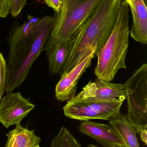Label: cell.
I'll use <instances>...</instances> for the list:
<instances>
[{
	"mask_svg": "<svg viewBox=\"0 0 147 147\" xmlns=\"http://www.w3.org/2000/svg\"><path fill=\"white\" fill-rule=\"evenodd\" d=\"M11 0H0V17L6 18L9 13Z\"/></svg>",
	"mask_w": 147,
	"mask_h": 147,
	"instance_id": "obj_18",
	"label": "cell"
},
{
	"mask_svg": "<svg viewBox=\"0 0 147 147\" xmlns=\"http://www.w3.org/2000/svg\"><path fill=\"white\" fill-rule=\"evenodd\" d=\"M110 124L121 136L126 147H140L137 132L126 115L120 114L109 121Z\"/></svg>",
	"mask_w": 147,
	"mask_h": 147,
	"instance_id": "obj_14",
	"label": "cell"
},
{
	"mask_svg": "<svg viewBox=\"0 0 147 147\" xmlns=\"http://www.w3.org/2000/svg\"><path fill=\"white\" fill-rule=\"evenodd\" d=\"M76 97L102 100L120 99L124 101L127 99V94L124 84L98 80L94 82L90 80Z\"/></svg>",
	"mask_w": 147,
	"mask_h": 147,
	"instance_id": "obj_10",
	"label": "cell"
},
{
	"mask_svg": "<svg viewBox=\"0 0 147 147\" xmlns=\"http://www.w3.org/2000/svg\"><path fill=\"white\" fill-rule=\"evenodd\" d=\"M7 140L4 147H40V137L34 130L24 127L20 123L6 135Z\"/></svg>",
	"mask_w": 147,
	"mask_h": 147,
	"instance_id": "obj_13",
	"label": "cell"
},
{
	"mask_svg": "<svg viewBox=\"0 0 147 147\" xmlns=\"http://www.w3.org/2000/svg\"><path fill=\"white\" fill-rule=\"evenodd\" d=\"M28 21L21 25L16 22L9 32L7 40L9 51L7 63L5 92H13L27 77L33 64L43 51L53 25V18H41L28 15Z\"/></svg>",
	"mask_w": 147,
	"mask_h": 147,
	"instance_id": "obj_1",
	"label": "cell"
},
{
	"mask_svg": "<svg viewBox=\"0 0 147 147\" xmlns=\"http://www.w3.org/2000/svg\"><path fill=\"white\" fill-rule=\"evenodd\" d=\"M35 108V105L20 92H11L0 102V122L6 128L20 123Z\"/></svg>",
	"mask_w": 147,
	"mask_h": 147,
	"instance_id": "obj_7",
	"label": "cell"
},
{
	"mask_svg": "<svg viewBox=\"0 0 147 147\" xmlns=\"http://www.w3.org/2000/svg\"><path fill=\"white\" fill-rule=\"evenodd\" d=\"M140 137L141 140L146 144L147 145V130L146 129H142L138 133Z\"/></svg>",
	"mask_w": 147,
	"mask_h": 147,
	"instance_id": "obj_20",
	"label": "cell"
},
{
	"mask_svg": "<svg viewBox=\"0 0 147 147\" xmlns=\"http://www.w3.org/2000/svg\"><path fill=\"white\" fill-rule=\"evenodd\" d=\"M129 6L123 0L112 33L98 53L95 74L98 80L110 82L118 70L126 69L129 38Z\"/></svg>",
	"mask_w": 147,
	"mask_h": 147,
	"instance_id": "obj_3",
	"label": "cell"
},
{
	"mask_svg": "<svg viewBox=\"0 0 147 147\" xmlns=\"http://www.w3.org/2000/svg\"><path fill=\"white\" fill-rule=\"evenodd\" d=\"M101 0H62L59 12H54L50 36L62 43L77 33Z\"/></svg>",
	"mask_w": 147,
	"mask_h": 147,
	"instance_id": "obj_4",
	"label": "cell"
},
{
	"mask_svg": "<svg viewBox=\"0 0 147 147\" xmlns=\"http://www.w3.org/2000/svg\"><path fill=\"white\" fill-rule=\"evenodd\" d=\"M44 1L49 7L53 9L54 12H59L62 5L60 0H44Z\"/></svg>",
	"mask_w": 147,
	"mask_h": 147,
	"instance_id": "obj_19",
	"label": "cell"
},
{
	"mask_svg": "<svg viewBox=\"0 0 147 147\" xmlns=\"http://www.w3.org/2000/svg\"><path fill=\"white\" fill-rule=\"evenodd\" d=\"M125 84L127 101L126 117L137 134L147 128V64L140 66Z\"/></svg>",
	"mask_w": 147,
	"mask_h": 147,
	"instance_id": "obj_5",
	"label": "cell"
},
{
	"mask_svg": "<svg viewBox=\"0 0 147 147\" xmlns=\"http://www.w3.org/2000/svg\"><path fill=\"white\" fill-rule=\"evenodd\" d=\"M79 129L80 133L94 139L103 147H126L121 136L110 124L83 121Z\"/></svg>",
	"mask_w": 147,
	"mask_h": 147,
	"instance_id": "obj_11",
	"label": "cell"
},
{
	"mask_svg": "<svg viewBox=\"0 0 147 147\" xmlns=\"http://www.w3.org/2000/svg\"><path fill=\"white\" fill-rule=\"evenodd\" d=\"M7 63L1 53L0 52V102L6 88L7 80Z\"/></svg>",
	"mask_w": 147,
	"mask_h": 147,
	"instance_id": "obj_16",
	"label": "cell"
},
{
	"mask_svg": "<svg viewBox=\"0 0 147 147\" xmlns=\"http://www.w3.org/2000/svg\"><path fill=\"white\" fill-rule=\"evenodd\" d=\"M135 8L131 9L133 25L129 33L137 42L147 44V5L143 0H133Z\"/></svg>",
	"mask_w": 147,
	"mask_h": 147,
	"instance_id": "obj_12",
	"label": "cell"
},
{
	"mask_svg": "<svg viewBox=\"0 0 147 147\" xmlns=\"http://www.w3.org/2000/svg\"><path fill=\"white\" fill-rule=\"evenodd\" d=\"M87 147H101L98 146H95V145H92V144H89V145H88V146Z\"/></svg>",
	"mask_w": 147,
	"mask_h": 147,
	"instance_id": "obj_22",
	"label": "cell"
},
{
	"mask_svg": "<svg viewBox=\"0 0 147 147\" xmlns=\"http://www.w3.org/2000/svg\"><path fill=\"white\" fill-rule=\"evenodd\" d=\"M60 2H61V4H62V0H60Z\"/></svg>",
	"mask_w": 147,
	"mask_h": 147,
	"instance_id": "obj_24",
	"label": "cell"
},
{
	"mask_svg": "<svg viewBox=\"0 0 147 147\" xmlns=\"http://www.w3.org/2000/svg\"><path fill=\"white\" fill-rule=\"evenodd\" d=\"M96 50L87 54L71 70L60 78L55 88V96L61 102L68 101L76 96L77 85L80 77L90 66L95 58Z\"/></svg>",
	"mask_w": 147,
	"mask_h": 147,
	"instance_id": "obj_9",
	"label": "cell"
},
{
	"mask_svg": "<svg viewBox=\"0 0 147 147\" xmlns=\"http://www.w3.org/2000/svg\"><path fill=\"white\" fill-rule=\"evenodd\" d=\"M28 0H11L9 13L13 17H16L20 14Z\"/></svg>",
	"mask_w": 147,
	"mask_h": 147,
	"instance_id": "obj_17",
	"label": "cell"
},
{
	"mask_svg": "<svg viewBox=\"0 0 147 147\" xmlns=\"http://www.w3.org/2000/svg\"><path fill=\"white\" fill-rule=\"evenodd\" d=\"M79 31L69 39L58 43L51 36L45 43L43 51H46L48 70L51 74L62 73L78 39Z\"/></svg>",
	"mask_w": 147,
	"mask_h": 147,
	"instance_id": "obj_8",
	"label": "cell"
},
{
	"mask_svg": "<svg viewBox=\"0 0 147 147\" xmlns=\"http://www.w3.org/2000/svg\"><path fill=\"white\" fill-rule=\"evenodd\" d=\"M123 101L81 98L75 96L68 101L63 108L64 114L70 119L80 121L92 120L110 121L117 117Z\"/></svg>",
	"mask_w": 147,
	"mask_h": 147,
	"instance_id": "obj_6",
	"label": "cell"
},
{
	"mask_svg": "<svg viewBox=\"0 0 147 147\" xmlns=\"http://www.w3.org/2000/svg\"><path fill=\"white\" fill-rule=\"evenodd\" d=\"M50 147H82L73 135L64 127H62L52 140Z\"/></svg>",
	"mask_w": 147,
	"mask_h": 147,
	"instance_id": "obj_15",
	"label": "cell"
},
{
	"mask_svg": "<svg viewBox=\"0 0 147 147\" xmlns=\"http://www.w3.org/2000/svg\"><path fill=\"white\" fill-rule=\"evenodd\" d=\"M143 1H144V2H145V3H146V5H147V0H143Z\"/></svg>",
	"mask_w": 147,
	"mask_h": 147,
	"instance_id": "obj_23",
	"label": "cell"
},
{
	"mask_svg": "<svg viewBox=\"0 0 147 147\" xmlns=\"http://www.w3.org/2000/svg\"><path fill=\"white\" fill-rule=\"evenodd\" d=\"M123 0H101L79 30L78 39L60 75L71 70L94 48L95 57L102 50L113 31Z\"/></svg>",
	"mask_w": 147,
	"mask_h": 147,
	"instance_id": "obj_2",
	"label": "cell"
},
{
	"mask_svg": "<svg viewBox=\"0 0 147 147\" xmlns=\"http://www.w3.org/2000/svg\"><path fill=\"white\" fill-rule=\"evenodd\" d=\"M128 4L130 9H134L135 8L134 3L133 0H124Z\"/></svg>",
	"mask_w": 147,
	"mask_h": 147,
	"instance_id": "obj_21",
	"label": "cell"
}]
</instances>
